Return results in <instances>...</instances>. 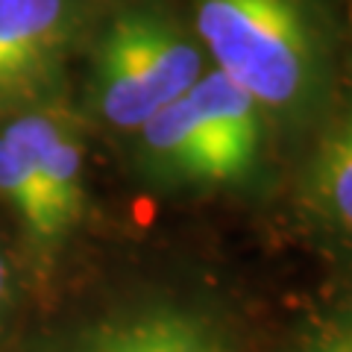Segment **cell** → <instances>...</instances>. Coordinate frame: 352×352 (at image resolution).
Segmentation results:
<instances>
[{
  "label": "cell",
  "instance_id": "6da1fadb",
  "mask_svg": "<svg viewBox=\"0 0 352 352\" xmlns=\"http://www.w3.org/2000/svg\"><path fill=\"white\" fill-rule=\"evenodd\" d=\"M194 24L220 74L256 100L288 109L314 76V27L302 0H194Z\"/></svg>",
  "mask_w": 352,
  "mask_h": 352
},
{
  "label": "cell",
  "instance_id": "7a4b0ae2",
  "mask_svg": "<svg viewBox=\"0 0 352 352\" xmlns=\"http://www.w3.org/2000/svg\"><path fill=\"white\" fill-rule=\"evenodd\" d=\"M200 76V47L159 9H124L97 47V103L118 129H141Z\"/></svg>",
  "mask_w": 352,
  "mask_h": 352
},
{
  "label": "cell",
  "instance_id": "3957f363",
  "mask_svg": "<svg viewBox=\"0 0 352 352\" xmlns=\"http://www.w3.org/2000/svg\"><path fill=\"white\" fill-rule=\"evenodd\" d=\"M144 147L164 168L203 182L247 173L258 147V106L217 68L182 97L159 109L138 129Z\"/></svg>",
  "mask_w": 352,
  "mask_h": 352
},
{
  "label": "cell",
  "instance_id": "277c9868",
  "mask_svg": "<svg viewBox=\"0 0 352 352\" xmlns=\"http://www.w3.org/2000/svg\"><path fill=\"white\" fill-rule=\"evenodd\" d=\"M80 0H0V112H24L62 76Z\"/></svg>",
  "mask_w": 352,
  "mask_h": 352
},
{
  "label": "cell",
  "instance_id": "5b68a950",
  "mask_svg": "<svg viewBox=\"0 0 352 352\" xmlns=\"http://www.w3.org/2000/svg\"><path fill=\"white\" fill-rule=\"evenodd\" d=\"M44 352H232L212 317L179 305H144L112 314Z\"/></svg>",
  "mask_w": 352,
  "mask_h": 352
},
{
  "label": "cell",
  "instance_id": "8992f818",
  "mask_svg": "<svg viewBox=\"0 0 352 352\" xmlns=\"http://www.w3.org/2000/svg\"><path fill=\"white\" fill-rule=\"evenodd\" d=\"M36 173L59 241L82 212V147L74 129L47 109H24L0 132Z\"/></svg>",
  "mask_w": 352,
  "mask_h": 352
},
{
  "label": "cell",
  "instance_id": "52a82bcc",
  "mask_svg": "<svg viewBox=\"0 0 352 352\" xmlns=\"http://www.w3.org/2000/svg\"><path fill=\"white\" fill-rule=\"evenodd\" d=\"M308 194L323 217L352 232V103L320 141L308 173Z\"/></svg>",
  "mask_w": 352,
  "mask_h": 352
},
{
  "label": "cell",
  "instance_id": "ba28073f",
  "mask_svg": "<svg viewBox=\"0 0 352 352\" xmlns=\"http://www.w3.org/2000/svg\"><path fill=\"white\" fill-rule=\"evenodd\" d=\"M0 200L15 212L24 232L32 238L36 247L59 244V235L53 229V220L38 188L36 173L30 170L27 159L0 135Z\"/></svg>",
  "mask_w": 352,
  "mask_h": 352
},
{
  "label": "cell",
  "instance_id": "9c48e42d",
  "mask_svg": "<svg viewBox=\"0 0 352 352\" xmlns=\"http://www.w3.org/2000/svg\"><path fill=\"white\" fill-rule=\"evenodd\" d=\"M302 352H352V320L329 326L320 338H314Z\"/></svg>",
  "mask_w": 352,
  "mask_h": 352
},
{
  "label": "cell",
  "instance_id": "30bf717a",
  "mask_svg": "<svg viewBox=\"0 0 352 352\" xmlns=\"http://www.w3.org/2000/svg\"><path fill=\"white\" fill-rule=\"evenodd\" d=\"M6 294H9V264L3 261V256H0V311H3Z\"/></svg>",
  "mask_w": 352,
  "mask_h": 352
}]
</instances>
